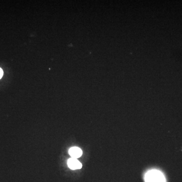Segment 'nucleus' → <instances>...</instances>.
Returning <instances> with one entry per match:
<instances>
[{"label": "nucleus", "mask_w": 182, "mask_h": 182, "mask_svg": "<svg viewBox=\"0 0 182 182\" xmlns=\"http://www.w3.org/2000/svg\"><path fill=\"white\" fill-rule=\"evenodd\" d=\"M145 182H165L164 175L157 170H151L147 172L145 176Z\"/></svg>", "instance_id": "obj_1"}, {"label": "nucleus", "mask_w": 182, "mask_h": 182, "mask_svg": "<svg viewBox=\"0 0 182 182\" xmlns=\"http://www.w3.org/2000/svg\"><path fill=\"white\" fill-rule=\"evenodd\" d=\"M68 166L70 169H81L82 167V165L79 161L76 158H71L68 159L67 162Z\"/></svg>", "instance_id": "obj_2"}, {"label": "nucleus", "mask_w": 182, "mask_h": 182, "mask_svg": "<svg viewBox=\"0 0 182 182\" xmlns=\"http://www.w3.org/2000/svg\"><path fill=\"white\" fill-rule=\"evenodd\" d=\"M69 154L72 156V158L77 159L82 155L83 151L80 148L74 147L71 148L69 149Z\"/></svg>", "instance_id": "obj_3"}, {"label": "nucleus", "mask_w": 182, "mask_h": 182, "mask_svg": "<svg viewBox=\"0 0 182 182\" xmlns=\"http://www.w3.org/2000/svg\"><path fill=\"white\" fill-rule=\"evenodd\" d=\"M3 75V71L1 68H0V79L2 78Z\"/></svg>", "instance_id": "obj_4"}]
</instances>
